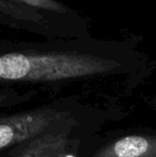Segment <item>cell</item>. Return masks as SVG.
<instances>
[{
    "label": "cell",
    "mask_w": 156,
    "mask_h": 157,
    "mask_svg": "<svg viewBox=\"0 0 156 157\" xmlns=\"http://www.w3.org/2000/svg\"><path fill=\"white\" fill-rule=\"evenodd\" d=\"M141 64V54L126 41L90 35L0 42V82H56L128 74Z\"/></svg>",
    "instance_id": "6da1fadb"
},
{
    "label": "cell",
    "mask_w": 156,
    "mask_h": 157,
    "mask_svg": "<svg viewBox=\"0 0 156 157\" xmlns=\"http://www.w3.org/2000/svg\"><path fill=\"white\" fill-rule=\"evenodd\" d=\"M67 118L65 112L51 108L31 110L0 118V151L30 141L50 129Z\"/></svg>",
    "instance_id": "7a4b0ae2"
},
{
    "label": "cell",
    "mask_w": 156,
    "mask_h": 157,
    "mask_svg": "<svg viewBox=\"0 0 156 157\" xmlns=\"http://www.w3.org/2000/svg\"><path fill=\"white\" fill-rule=\"evenodd\" d=\"M93 157H156V132H140L117 138Z\"/></svg>",
    "instance_id": "3957f363"
},
{
    "label": "cell",
    "mask_w": 156,
    "mask_h": 157,
    "mask_svg": "<svg viewBox=\"0 0 156 157\" xmlns=\"http://www.w3.org/2000/svg\"><path fill=\"white\" fill-rule=\"evenodd\" d=\"M69 147L67 132H49L28 141L14 157H63Z\"/></svg>",
    "instance_id": "277c9868"
},
{
    "label": "cell",
    "mask_w": 156,
    "mask_h": 157,
    "mask_svg": "<svg viewBox=\"0 0 156 157\" xmlns=\"http://www.w3.org/2000/svg\"><path fill=\"white\" fill-rule=\"evenodd\" d=\"M6 1L34 9V10L41 11L46 14L55 15V16L72 17V18L82 17L75 10L70 8L67 4L62 3L59 0H6Z\"/></svg>",
    "instance_id": "5b68a950"
},
{
    "label": "cell",
    "mask_w": 156,
    "mask_h": 157,
    "mask_svg": "<svg viewBox=\"0 0 156 157\" xmlns=\"http://www.w3.org/2000/svg\"><path fill=\"white\" fill-rule=\"evenodd\" d=\"M18 97V95L13 93V92H0V107L1 106H4L6 104H8L10 101L12 99H15Z\"/></svg>",
    "instance_id": "8992f818"
},
{
    "label": "cell",
    "mask_w": 156,
    "mask_h": 157,
    "mask_svg": "<svg viewBox=\"0 0 156 157\" xmlns=\"http://www.w3.org/2000/svg\"><path fill=\"white\" fill-rule=\"evenodd\" d=\"M63 157H74V156H73V155H71V154H70V155H69V154L67 153V154H65V155L63 156Z\"/></svg>",
    "instance_id": "52a82bcc"
}]
</instances>
